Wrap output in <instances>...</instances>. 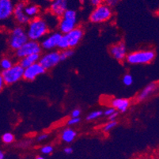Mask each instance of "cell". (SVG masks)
<instances>
[{
    "instance_id": "cell-1",
    "label": "cell",
    "mask_w": 159,
    "mask_h": 159,
    "mask_svg": "<svg viewBox=\"0 0 159 159\" xmlns=\"http://www.w3.org/2000/svg\"><path fill=\"white\" fill-rule=\"evenodd\" d=\"M25 29L29 40L39 41L49 33V25L44 18L37 17L30 19Z\"/></svg>"
},
{
    "instance_id": "cell-2",
    "label": "cell",
    "mask_w": 159,
    "mask_h": 159,
    "mask_svg": "<svg viewBox=\"0 0 159 159\" xmlns=\"http://www.w3.org/2000/svg\"><path fill=\"white\" fill-rule=\"evenodd\" d=\"M59 19L58 29L62 34H66L78 26V14L74 9L68 8Z\"/></svg>"
},
{
    "instance_id": "cell-3",
    "label": "cell",
    "mask_w": 159,
    "mask_h": 159,
    "mask_svg": "<svg viewBox=\"0 0 159 159\" xmlns=\"http://www.w3.org/2000/svg\"><path fill=\"white\" fill-rule=\"evenodd\" d=\"M156 57V53L154 50H141L129 53L126 56V61L131 65L149 64L152 63Z\"/></svg>"
},
{
    "instance_id": "cell-4",
    "label": "cell",
    "mask_w": 159,
    "mask_h": 159,
    "mask_svg": "<svg viewBox=\"0 0 159 159\" xmlns=\"http://www.w3.org/2000/svg\"><path fill=\"white\" fill-rule=\"evenodd\" d=\"M112 17V8L102 3L101 5L95 7L92 11L89 17V21L93 24H100L108 21Z\"/></svg>"
},
{
    "instance_id": "cell-5",
    "label": "cell",
    "mask_w": 159,
    "mask_h": 159,
    "mask_svg": "<svg viewBox=\"0 0 159 159\" xmlns=\"http://www.w3.org/2000/svg\"><path fill=\"white\" fill-rule=\"evenodd\" d=\"M29 40L25 29L18 25L12 30L9 38V46L12 50L16 51Z\"/></svg>"
},
{
    "instance_id": "cell-6",
    "label": "cell",
    "mask_w": 159,
    "mask_h": 159,
    "mask_svg": "<svg viewBox=\"0 0 159 159\" xmlns=\"http://www.w3.org/2000/svg\"><path fill=\"white\" fill-rule=\"evenodd\" d=\"M24 68L19 64H14L8 70H2L1 72L2 77L6 85H13L16 82H18L23 79Z\"/></svg>"
},
{
    "instance_id": "cell-7",
    "label": "cell",
    "mask_w": 159,
    "mask_h": 159,
    "mask_svg": "<svg viewBox=\"0 0 159 159\" xmlns=\"http://www.w3.org/2000/svg\"><path fill=\"white\" fill-rule=\"evenodd\" d=\"M41 52L42 48L38 41L29 40L21 48L16 50L15 55L18 59H21L33 54H40Z\"/></svg>"
},
{
    "instance_id": "cell-8",
    "label": "cell",
    "mask_w": 159,
    "mask_h": 159,
    "mask_svg": "<svg viewBox=\"0 0 159 159\" xmlns=\"http://www.w3.org/2000/svg\"><path fill=\"white\" fill-rule=\"evenodd\" d=\"M60 61L61 60H60V52L52 50L48 52L43 56H40L39 63L47 70L53 68L54 66L59 64Z\"/></svg>"
},
{
    "instance_id": "cell-9",
    "label": "cell",
    "mask_w": 159,
    "mask_h": 159,
    "mask_svg": "<svg viewBox=\"0 0 159 159\" xmlns=\"http://www.w3.org/2000/svg\"><path fill=\"white\" fill-rule=\"evenodd\" d=\"M62 34L60 32H53V33H48L41 40L40 46L41 48L45 50V51H52L55 48H56L58 46V43L60 41V38L62 37Z\"/></svg>"
},
{
    "instance_id": "cell-10",
    "label": "cell",
    "mask_w": 159,
    "mask_h": 159,
    "mask_svg": "<svg viewBox=\"0 0 159 159\" xmlns=\"http://www.w3.org/2000/svg\"><path fill=\"white\" fill-rule=\"evenodd\" d=\"M25 4H26V2L22 1V0L19 1L16 4H14V11H13V16H14V19L21 26L26 25L30 21V18L25 14L24 9Z\"/></svg>"
},
{
    "instance_id": "cell-11",
    "label": "cell",
    "mask_w": 159,
    "mask_h": 159,
    "mask_svg": "<svg viewBox=\"0 0 159 159\" xmlns=\"http://www.w3.org/2000/svg\"><path fill=\"white\" fill-rule=\"evenodd\" d=\"M69 0H52L49 5V12L57 18H61L68 9Z\"/></svg>"
},
{
    "instance_id": "cell-12",
    "label": "cell",
    "mask_w": 159,
    "mask_h": 159,
    "mask_svg": "<svg viewBox=\"0 0 159 159\" xmlns=\"http://www.w3.org/2000/svg\"><path fill=\"white\" fill-rule=\"evenodd\" d=\"M66 37V41L68 43V45L70 48H75L79 43L81 42L82 39L84 36V30L81 27L77 26L75 27L74 30L70 31L69 33L63 34Z\"/></svg>"
},
{
    "instance_id": "cell-13",
    "label": "cell",
    "mask_w": 159,
    "mask_h": 159,
    "mask_svg": "<svg viewBox=\"0 0 159 159\" xmlns=\"http://www.w3.org/2000/svg\"><path fill=\"white\" fill-rule=\"evenodd\" d=\"M46 70L38 63H33L31 66L24 69L23 79L26 81L35 80L38 76L45 73Z\"/></svg>"
},
{
    "instance_id": "cell-14",
    "label": "cell",
    "mask_w": 159,
    "mask_h": 159,
    "mask_svg": "<svg viewBox=\"0 0 159 159\" xmlns=\"http://www.w3.org/2000/svg\"><path fill=\"white\" fill-rule=\"evenodd\" d=\"M109 52H110L111 56L115 60L120 62L125 60L127 55H128V49H127L126 44L123 41L112 44L110 47Z\"/></svg>"
},
{
    "instance_id": "cell-15",
    "label": "cell",
    "mask_w": 159,
    "mask_h": 159,
    "mask_svg": "<svg viewBox=\"0 0 159 159\" xmlns=\"http://www.w3.org/2000/svg\"><path fill=\"white\" fill-rule=\"evenodd\" d=\"M14 7L13 0H0V21H7L12 17Z\"/></svg>"
},
{
    "instance_id": "cell-16",
    "label": "cell",
    "mask_w": 159,
    "mask_h": 159,
    "mask_svg": "<svg viewBox=\"0 0 159 159\" xmlns=\"http://www.w3.org/2000/svg\"><path fill=\"white\" fill-rule=\"evenodd\" d=\"M157 88H158V84H157V82H153L149 83V84L147 85V86L143 89V90L139 93L136 98L137 101H138L139 102H141L145 101V100H147V98H149L151 95H153L155 93L156 91L157 90Z\"/></svg>"
},
{
    "instance_id": "cell-17",
    "label": "cell",
    "mask_w": 159,
    "mask_h": 159,
    "mask_svg": "<svg viewBox=\"0 0 159 159\" xmlns=\"http://www.w3.org/2000/svg\"><path fill=\"white\" fill-rule=\"evenodd\" d=\"M111 107L120 112H126L131 105L128 98H113L110 102Z\"/></svg>"
},
{
    "instance_id": "cell-18",
    "label": "cell",
    "mask_w": 159,
    "mask_h": 159,
    "mask_svg": "<svg viewBox=\"0 0 159 159\" xmlns=\"http://www.w3.org/2000/svg\"><path fill=\"white\" fill-rule=\"evenodd\" d=\"M25 14L28 16L30 19L38 17L40 13V7L36 3H26L25 7Z\"/></svg>"
},
{
    "instance_id": "cell-19",
    "label": "cell",
    "mask_w": 159,
    "mask_h": 159,
    "mask_svg": "<svg viewBox=\"0 0 159 159\" xmlns=\"http://www.w3.org/2000/svg\"><path fill=\"white\" fill-rule=\"evenodd\" d=\"M40 56H41L40 54H33L30 55V56H25L24 58H21V59H20L19 64L24 69L26 68V67L31 66L33 63H38L39 60H40Z\"/></svg>"
},
{
    "instance_id": "cell-20",
    "label": "cell",
    "mask_w": 159,
    "mask_h": 159,
    "mask_svg": "<svg viewBox=\"0 0 159 159\" xmlns=\"http://www.w3.org/2000/svg\"><path fill=\"white\" fill-rule=\"evenodd\" d=\"M77 136V132L70 128H66L63 130L61 133V139L62 141L66 143H70L75 139Z\"/></svg>"
},
{
    "instance_id": "cell-21",
    "label": "cell",
    "mask_w": 159,
    "mask_h": 159,
    "mask_svg": "<svg viewBox=\"0 0 159 159\" xmlns=\"http://www.w3.org/2000/svg\"><path fill=\"white\" fill-rule=\"evenodd\" d=\"M14 65L13 61L11 59L8 57H3L2 60H0V69L2 70H8Z\"/></svg>"
},
{
    "instance_id": "cell-22",
    "label": "cell",
    "mask_w": 159,
    "mask_h": 159,
    "mask_svg": "<svg viewBox=\"0 0 159 159\" xmlns=\"http://www.w3.org/2000/svg\"><path fill=\"white\" fill-rule=\"evenodd\" d=\"M103 115V111L102 110H95L91 112L90 113H89V115L86 117V120L88 121H92L95 120L99 119L100 117Z\"/></svg>"
},
{
    "instance_id": "cell-23",
    "label": "cell",
    "mask_w": 159,
    "mask_h": 159,
    "mask_svg": "<svg viewBox=\"0 0 159 159\" xmlns=\"http://www.w3.org/2000/svg\"><path fill=\"white\" fill-rule=\"evenodd\" d=\"M74 54V51L72 48H68V49H65V50H63L60 52V60L61 61H64V60H67L70 57H71Z\"/></svg>"
},
{
    "instance_id": "cell-24",
    "label": "cell",
    "mask_w": 159,
    "mask_h": 159,
    "mask_svg": "<svg viewBox=\"0 0 159 159\" xmlns=\"http://www.w3.org/2000/svg\"><path fill=\"white\" fill-rule=\"evenodd\" d=\"M2 141L5 144H11L14 141V135L11 132H6L2 135Z\"/></svg>"
},
{
    "instance_id": "cell-25",
    "label": "cell",
    "mask_w": 159,
    "mask_h": 159,
    "mask_svg": "<svg viewBox=\"0 0 159 159\" xmlns=\"http://www.w3.org/2000/svg\"><path fill=\"white\" fill-rule=\"evenodd\" d=\"M40 152L42 153L44 155H49V154H52L54 150V147H52L50 144H47V145L43 146L42 147H40Z\"/></svg>"
},
{
    "instance_id": "cell-26",
    "label": "cell",
    "mask_w": 159,
    "mask_h": 159,
    "mask_svg": "<svg viewBox=\"0 0 159 159\" xmlns=\"http://www.w3.org/2000/svg\"><path fill=\"white\" fill-rule=\"evenodd\" d=\"M117 125L116 120L115 121H108V123L104 125L103 127V131L104 132H109L110 131H112L114 128Z\"/></svg>"
},
{
    "instance_id": "cell-27",
    "label": "cell",
    "mask_w": 159,
    "mask_h": 159,
    "mask_svg": "<svg viewBox=\"0 0 159 159\" xmlns=\"http://www.w3.org/2000/svg\"><path fill=\"white\" fill-rule=\"evenodd\" d=\"M123 83H124V84L126 86H131L133 83L132 75H129V74L124 75V77H123Z\"/></svg>"
},
{
    "instance_id": "cell-28",
    "label": "cell",
    "mask_w": 159,
    "mask_h": 159,
    "mask_svg": "<svg viewBox=\"0 0 159 159\" xmlns=\"http://www.w3.org/2000/svg\"><path fill=\"white\" fill-rule=\"evenodd\" d=\"M81 122V118L80 117H76V118H74V117H70V119L67 120V125L69 126H72V125H77L79 123Z\"/></svg>"
},
{
    "instance_id": "cell-29",
    "label": "cell",
    "mask_w": 159,
    "mask_h": 159,
    "mask_svg": "<svg viewBox=\"0 0 159 159\" xmlns=\"http://www.w3.org/2000/svg\"><path fill=\"white\" fill-rule=\"evenodd\" d=\"M120 1V0H104V3L106 4L110 8H112V7H115L116 6H117Z\"/></svg>"
},
{
    "instance_id": "cell-30",
    "label": "cell",
    "mask_w": 159,
    "mask_h": 159,
    "mask_svg": "<svg viewBox=\"0 0 159 159\" xmlns=\"http://www.w3.org/2000/svg\"><path fill=\"white\" fill-rule=\"evenodd\" d=\"M81 113H82V111H81L80 108H75L71 112L70 114V116L74 117V118H76V117H80Z\"/></svg>"
},
{
    "instance_id": "cell-31",
    "label": "cell",
    "mask_w": 159,
    "mask_h": 159,
    "mask_svg": "<svg viewBox=\"0 0 159 159\" xmlns=\"http://www.w3.org/2000/svg\"><path fill=\"white\" fill-rule=\"evenodd\" d=\"M90 5L93 7H98V6L101 5V4L104 3V0H88Z\"/></svg>"
},
{
    "instance_id": "cell-32",
    "label": "cell",
    "mask_w": 159,
    "mask_h": 159,
    "mask_svg": "<svg viewBox=\"0 0 159 159\" xmlns=\"http://www.w3.org/2000/svg\"><path fill=\"white\" fill-rule=\"evenodd\" d=\"M115 109H114L113 108H112V107H109V108H106V109H105V111H104L103 112V114L105 116H106L107 117L108 116H109L111 115V114H112L114 112H115Z\"/></svg>"
},
{
    "instance_id": "cell-33",
    "label": "cell",
    "mask_w": 159,
    "mask_h": 159,
    "mask_svg": "<svg viewBox=\"0 0 159 159\" xmlns=\"http://www.w3.org/2000/svg\"><path fill=\"white\" fill-rule=\"evenodd\" d=\"M118 114H119V112H117V111H115L113 113L111 114L109 116H108V121H115L116 120L117 116H118Z\"/></svg>"
},
{
    "instance_id": "cell-34",
    "label": "cell",
    "mask_w": 159,
    "mask_h": 159,
    "mask_svg": "<svg viewBox=\"0 0 159 159\" xmlns=\"http://www.w3.org/2000/svg\"><path fill=\"white\" fill-rule=\"evenodd\" d=\"M48 135L46 134V133H43V134H41V135H40L37 137V139L38 142H43L44 140L48 139Z\"/></svg>"
},
{
    "instance_id": "cell-35",
    "label": "cell",
    "mask_w": 159,
    "mask_h": 159,
    "mask_svg": "<svg viewBox=\"0 0 159 159\" xmlns=\"http://www.w3.org/2000/svg\"><path fill=\"white\" fill-rule=\"evenodd\" d=\"M5 82H4L3 79L2 77V75L0 73V93L2 92V89H4V86H5Z\"/></svg>"
},
{
    "instance_id": "cell-36",
    "label": "cell",
    "mask_w": 159,
    "mask_h": 159,
    "mask_svg": "<svg viewBox=\"0 0 159 159\" xmlns=\"http://www.w3.org/2000/svg\"><path fill=\"white\" fill-rule=\"evenodd\" d=\"M63 151H64V153L66 154H71L73 153V148L70 147H65Z\"/></svg>"
},
{
    "instance_id": "cell-37",
    "label": "cell",
    "mask_w": 159,
    "mask_h": 159,
    "mask_svg": "<svg viewBox=\"0 0 159 159\" xmlns=\"http://www.w3.org/2000/svg\"><path fill=\"white\" fill-rule=\"evenodd\" d=\"M0 159H5V153L2 150H0Z\"/></svg>"
},
{
    "instance_id": "cell-38",
    "label": "cell",
    "mask_w": 159,
    "mask_h": 159,
    "mask_svg": "<svg viewBox=\"0 0 159 159\" xmlns=\"http://www.w3.org/2000/svg\"><path fill=\"white\" fill-rule=\"evenodd\" d=\"M34 159H45L43 156H37Z\"/></svg>"
},
{
    "instance_id": "cell-39",
    "label": "cell",
    "mask_w": 159,
    "mask_h": 159,
    "mask_svg": "<svg viewBox=\"0 0 159 159\" xmlns=\"http://www.w3.org/2000/svg\"><path fill=\"white\" fill-rule=\"evenodd\" d=\"M145 159H157V158H155V157H147V158H145Z\"/></svg>"
},
{
    "instance_id": "cell-40",
    "label": "cell",
    "mask_w": 159,
    "mask_h": 159,
    "mask_svg": "<svg viewBox=\"0 0 159 159\" xmlns=\"http://www.w3.org/2000/svg\"><path fill=\"white\" fill-rule=\"evenodd\" d=\"M46 1H48V2H51L52 0H46Z\"/></svg>"
}]
</instances>
